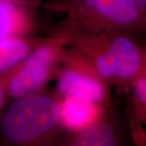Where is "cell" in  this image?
Instances as JSON below:
<instances>
[{
  "instance_id": "6da1fadb",
  "label": "cell",
  "mask_w": 146,
  "mask_h": 146,
  "mask_svg": "<svg viewBox=\"0 0 146 146\" xmlns=\"http://www.w3.org/2000/svg\"><path fill=\"white\" fill-rule=\"evenodd\" d=\"M59 117V106L53 99L27 96L11 103L1 119V128L11 141L26 143L52 130Z\"/></svg>"
},
{
  "instance_id": "7a4b0ae2",
  "label": "cell",
  "mask_w": 146,
  "mask_h": 146,
  "mask_svg": "<svg viewBox=\"0 0 146 146\" xmlns=\"http://www.w3.org/2000/svg\"><path fill=\"white\" fill-rule=\"evenodd\" d=\"M55 55L50 46L38 48L30 54L9 84V93L16 98L29 96L46 80Z\"/></svg>"
},
{
  "instance_id": "3957f363",
  "label": "cell",
  "mask_w": 146,
  "mask_h": 146,
  "mask_svg": "<svg viewBox=\"0 0 146 146\" xmlns=\"http://www.w3.org/2000/svg\"><path fill=\"white\" fill-rule=\"evenodd\" d=\"M89 11L116 25L127 26L134 24L140 8L132 0H76Z\"/></svg>"
},
{
  "instance_id": "277c9868",
  "label": "cell",
  "mask_w": 146,
  "mask_h": 146,
  "mask_svg": "<svg viewBox=\"0 0 146 146\" xmlns=\"http://www.w3.org/2000/svg\"><path fill=\"white\" fill-rule=\"evenodd\" d=\"M58 88L68 97L86 100L95 104L104 98V89L98 80L73 70L63 72Z\"/></svg>"
},
{
  "instance_id": "5b68a950",
  "label": "cell",
  "mask_w": 146,
  "mask_h": 146,
  "mask_svg": "<svg viewBox=\"0 0 146 146\" xmlns=\"http://www.w3.org/2000/svg\"><path fill=\"white\" fill-rule=\"evenodd\" d=\"M109 51L114 56L117 65V75L123 79L132 77L141 66V56L136 46L125 36L114 39Z\"/></svg>"
},
{
  "instance_id": "8992f818",
  "label": "cell",
  "mask_w": 146,
  "mask_h": 146,
  "mask_svg": "<svg viewBox=\"0 0 146 146\" xmlns=\"http://www.w3.org/2000/svg\"><path fill=\"white\" fill-rule=\"evenodd\" d=\"M97 114L95 103L72 97H68L60 110L64 123L73 129H80L89 125Z\"/></svg>"
},
{
  "instance_id": "52a82bcc",
  "label": "cell",
  "mask_w": 146,
  "mask_h": 146,
  "mask_svg": "<svg viewBox=\"0 0 146 146\" xmlns=\"http://www.w3.org/2000/svg\"><path fill=\"white\" fill-rule=\"evenodd\" d=\"M29 52V46L25 41L10 38L0 40V72L19 63Z\"/></svg>"
},
{
  "instance_id": "ba28073f",
  "label": "cell",
  "mask_w": 146,
  "mask_h": 146,
  "mask_svg": "<svg viewBox=\"0 0 146 146\" xmlns=\"http://www.w3.org/2000/svg\"><path fill=\"white\" fill-rule=\"evenodd\" d=\"M78 145H115V138L109 126L103 123H95L85 129L76 141Z\"/></svg>"
},
{
  "instance_id": "9c48e42d",
  "label": "cell",
  "mask_w": 146,
  "mask_h": 146,
  "mask_svg": "<svg viewBox=\"0 0 146 146\" xmlns=\"http://www.w3.org/2000/svg\"><path fill=\"white\" fill-rule=\"evenodd\" d=\"M20 13L18 0H0V40L9 38L15 32Z\"/></svg>"
},
{
  "instance_id": "30bf717a",
  "label": "cell",
  "mask_w": 146,
  "mask_h": 146,
  "mask_svg": "<svg viewBox=\"0 0 146 146\" xmlns=\"http://www.w3.org/2000/svg\"><path fill=\"white\" fill-rule=\"evenodd\" d=\"M98 72L105 78H111L117 75V65L112 54L108 51L99 55L96 61Z\"/></svg>"
},
{
  "instance_id": "8fae6325",
  "label": "cell",
  "mask_w": 146,
  "mask_h": 146,
  "mask_svg": "<svg viewBox=\"0 0 146 146\" xmlns=\"http://www.w3.org/2000/svg\"><path fill=\"white\" fill-rule=\"evenodd\" d=\"M136 97L141 103L145 104L146 102V82L145 79H139L135 84Z\"/></svg>"
},
{
  "instance_id": "7c38bea8",
  "label": "cell",
  "mask_w": 146,
  "mask_h": 146,
  "mask_svg": "<svg viewBox=\"0 0 146 146\" xmlns=\"http://www.w3.org/2000/svg\"><path fill=\"white\" fill-rule=\"evenodd\" d=\"M136 5L138 6V7L141 9V8H145V2L146 0H132Z\"/></svg>"
},
{
  "instance_id": "4fadbf2b",
  "label": "cell",
  "mask_w": 146,
  "mask_h": 146,
  "mask_svg": "<svg viewBox=\"0 0 146 146\" xmlns=\"http://www.w3.org/2000/svg\"><path fill=\"white\" fill-rule=\"evenodd\" d=\"M3 101H4V94H3V90L0 86V108L3 104Z\"/></svg>"
}]
</instances>
